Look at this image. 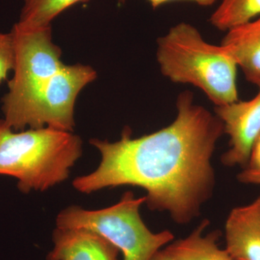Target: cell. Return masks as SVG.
I'll list each match as a JSON object with an SVG mask.
<instances>
[{
	"label": "cell",
	"mask_w": 260,
	"mask_h": 260,
	"mask_svg": "<svg viewBox=\"0 0 260 260\" xmlns=\"http://www.w3.org/2000/svg\"><path fill=\"white\" fill-rule=\"evenodd\" d=\"M177 115L162 129L133 138L126 128L120 140L93 138L102 160L95 171L77 177V191L90 194L107 187L134 186L146 191L149 209L168 212L179 224L199 216L215 186L212 158L224 134L223 122L194 103L189 90L177 98Z\"/></svg>",
	"instance_id": "obj_1"
},
{
	"label": "cell",
	"mask_w": 260,
	"mask_h": 260,
	"mask_svg": "<svg viewBox=\"0 0 260 260\" xmlns=\"http://www.w3.org/2000/svg\"><path fill=\"white\" fill-rule=\"evenodd\" d=\"M157 44L160 72L173 83L200 89L215 107L239 101L238 66L223 46L207 42L198 28L187 23L173 26Z\"/></svg>",
	"instance_id": "obj_2"
},
{
	"label": "cell",
	"mask_w": 260,
	"mask_h": 260,
	"mask_svg": "<svg viewBox=\"0 0 260 260\" xmlns=\"http://www.w3.org/2000/svg\"><path fill=\"white\" fill-rule=\"evenodd\" d=\"M82 153L81 138L71 132H15L0 119V175L16 179L21 192L48 190L67 180Z\"/></svg>",
	"instance_id": "obj_3"
},
{
	"label": "cell",
	"mask_w": 260,
	"mask_h": 260,
	"mask_svg": "<svg viewBox=\"0 0 260 260\" xmlns=\"http://www.w3.org/2000/svg\"><path fill=\"white\" fill-rule=\"evenodd\" d=\"M15 62L8 92L2 99L3 123L23 131L32 106L53 75L64 64L61 51L52 40L51 27L25 29L15 24L11 30Z\"/></svg>",
	"instance_id": "obj_4"
},
{
	"label": "cell",
	"mask_w": 260,
	"mask_h": 260,
	"mask_svg": "<svg viewBox=\"0 0 260 260\" xmlns=\"http://www.w3.org/2000/svg\"><path fill=\"white\" fill-rule=\"evenodd\" d=\"M145 197L135 198L124 193L116 204L96 210L73 205L61 210L56 218V228L85 229L99 234L122 253L124 260H150L174 236L170 231L152 232L140 216Z\"/></svg>",
	"instance_id": "obj_5"
},
{
	"label": "cell",
	"mask_w": 260,
	"mask_h": 260,
	"mask_svg": "<svg viewBox=\"0 0 260 260\" xmlns=\"http://www.w3.org/2000/svg\"><path fill=\"white\" fill-rule=\"evenodd\" d=\"M96 77V72L88 65H61L32 106L25 127L73 133L75 101L82 89Z\"/></svg>",
	"instance_id": "obj_6"
},
{
	"label": "cell",
	"mask_w": 260,
	"mask_h": 260,
	"mask_svg": "<svg viewBox=\"0 0 260 260\" xmlns=\"http://www.w3.org/2000/svg\"><path fill=\"white\" fill-rule=\"evenodd\" d=\"M249 101H237L215 107V114L223 122L229 137V148L221 161L228 167H247L253 145L260 134V87Z\"/></svg>",
	"instance_id": "obj_7"
},
{
	"label": "cell",
	"mask_w": 260,
	"mask_h": 260,
	"mask_svg": "<svg viewBox=\"0 0 260 260\" xmlns=\"http://www.w3.org/2000/svg\"><path fill=\"white\" fill-rule=\"evenodd\" d=\"M225 250L235 260H260V196L232 209L225 225Z\"/></svg>",
	"instance_id": "obj_8"
},
{
	"label": "cell",
	"mask_w": 260,
	"mask_h": 260,
	"mask_svg": "<svg viewBox=\"0 0 260 260\" xmlns=\"http://www.w3.org/2000/svg\"><path fill=\"white\" fill-rule=\"evenodd\" d=\"M52 242L47 260H119V249L90 231L56 228Z\"/></svg>",
	"instance_id": "obj_9"
},
{
	"label": "cell",
	"mask_w": 260,
	"mask_h": 260,
	"mask_svg": "<svg viewBox=\"0 0 260 260\" xmlns=\"http://www.w3.org/2000/svg\"><path fill=\"white\" fill-rule=\"evenodd\" d=\"M249 83L260 87V17L228 30L221 44Z\"/></svg>",
	"instance_id": "obj_10"
},
{
	"label": "cell",
	"mask_w": 260,
	"mask_h": 260,
	"mask_svg": "<svg viewBox=\"0 0 260 260\" xmlns=\"http://www.w3.org/2000/svg\"><path fill=\"white\" fill-rule=\"evenodd\" d=\"M209 225L204 220L184 239L176 241L166 248V250L177 260H235L225 249L218 247L219 231L204 234Z\"/></svg>",
	"instance_id": "obj_11"
},
{
	"label": "cell",
	"mask_w": 260,
	"mask_h": 260,
	"mask_svg": "<svg viewBox=\"0 0 260 260\" xmlns=\"http://www.w3.org/2000/svg\"><path fill=\"white\" fill-rule=\"evenodd\" d=\"M85 1L87 0H26L16 24L25 29L51 26V21L57 15L70 7Z\"/></svg>",
	"instance_id": "obj_12"
},
{
	"label": "cell",
	"mask_w": 260,
	"mask_h": 260,
	"mask_svg": "<svg viewBox=\"0 0 260 260\" xmlns=\"http://www.w3.org/2000/svg\"><path fill=\"white\" fill-rule=\"evenodd\" d=\"M260 17V0H223L211 16L215 28L228 31Z\"/></svg>",
	"instance_id": "obj_13"
},
{
	"label": "cell",
	"mask_w": 260,
	"mask_h": 260,
	"mask_svg": "<svg viewBox=\"0 0 260 260\" xmlns=\"http://www.w3.org/2000/svg\"><path fill=\"white\" fill-rule=\"evenodd\" d=\"M15 62L14 46L11 32L0 34V83L7 79L13 70Z\"/></svg>",
	"instance_id": "obj_14"
},
{
	"label": "cell",
	"mask_w": 260,
	"mask_h": 260,
	"mask_svg": "<svg viewBox=\"0 0 260 260\" xmlns=\"http://www.w3.org/2000/svg\"><path fill=\"white\" fill-rule=\"evenodd\" d=\"M237 179L244 184L260 185V169L246 167L238 174Z\"/></svg>",
	"instance_id": "obj_15"
},
{
	"label": "cell",
	"mask_w": 260,
	"mask_h": 260,
	"mask_svg": "<svg viewBox=\"0 0 260 260\" xmlns=\"http://www.w3.org/2000/svg\"><path fill=\"white\" fill-rule=\"evenodd\" d=\"M246 167L251 168V169H260V134L251 148L249 164Z\"/></svg>",
	"instance_id": "obj_16"
},
{
	"label": "cell",
	"mask_w": 260,
	"mask_h": 260,
	"mask_svg": "<svg viewBox=\"0 0 260 260\" xmlns=\"http://www.w3.org/2000/svg\"><path fill=\"white\" fill-rule=\"evenodd\" d=\"M149 3L151 5L154 9L158 8V7L166 4L167 3H170L172 1H178V0H148ZM184 1H190L193 3H197V4L200 5V6H210L213 5L217 0H184Z\"/></svg>",
	"instance_id": "obj_17"
},
{
	"label": "cell",
	"mask_w": 260,
	"mask_h": 260,
	"mask_svg": "<svg viewBox=\"0 0 260 260\" xmlns=\"http://www.w3.org/2000/svg\"><path fill=\"white\" fill-rule=\"evenodd\" d=\"M150 260H177L172 254H169L166 249L159 250L155 253V255Z\"/></svg>",
	"instance_id": "obj_18"
},
{
	"label": "cell",
	"mask_w": 260,
	"mask_h": 260,
	"mask_svg": "<svg viewBox=\"0 0 260 260\" xmlns=\"http://www.w3.org/2000/svg\"><path fill=\"white\" fill-rule=\"evenodd\" d=\"M26 1V0H24V2Z\"/></svg>",
	"instance_id": "obj_19"
}]
</instances>
